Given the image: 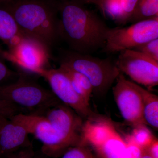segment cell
<instances>
[{
  "label": "cell",
  "instance_id": "obj_1",
  "mask_svg": "<svg viewBox=\"0 0 158 158\" xmlns=\"http://www.w3.org/2000/svg\"><path fill=\"white\" fill-rule=\"evenodd\" d=\"M81 0L58 3L60 37L72 51L93 53L104 47L110 28Z\"/></svg>",
  "mask_w": 158,
  "mask_h": 158
},
{
  "label": "cell",
  "instance_id": "obj_2",
  "mask_svg": "<svg viewBox=\"0 0 158 158\" xmlns=\"http://www.w3.org/2000/svg\"><path fill=\"white\" fill-rule=\"evenodd\" d=\"M9 11L22 33L50 50L60 39L58 3L44 0H12L0 6Z\"/></svg>",
  "mask_w": 158,
  "mask_h": 158
},
{
  "label": "cell",
  "instance_id": "obj_3",
  "mask_svg": "<svg viewBox=\"0 0 158 158\" xmlns=\"http://www.w3.org/2000/svg\"><path fill=\"white\" fill-rule=\"evenodd\" d=\"M60 64L85 75L92 85L93 93L99 94L106 92L121 73L112 59L72 50L62 52Z\"/></svg>",
  "mask_w": 158,
  "mask_h": 158
},
{
  "label": "cell",
  "instance_id": "obj_4",
  "mask_svg": "<svg viewBox=\"0 0 158 158\" xmlns=\"http://www.w3.org/2000/svg\"><path fill=\"white\" fill-rule=\"evenodd\" d=\"M0 98L19 109L45 111L59 103L52 92L22 73L13 81L0 85Z\"/></svg>",
  "mask_w": 158,
  "mask_h": 158
},
{
  "label": "cell",
  "instance_id": "obj_5",
  "mask_svg": "<svg viewBox=\"0 0 158 158\" xmlns=\"http://www.w3.org/2000/svg\"><path fill=\"white\" fill-rule=\"evenodd\" d=\"M10 118L22 125L29 135L41 142V152L46 156L60 157L72 148L44 115L19 113Z\"/></svg>",
  "mask_w": 158,
  "mask_h": 158
},
{
  "label": "cell",
  "instance_id": "obj_6",
  "mask_svg": "<svg viewBox=\"0 0 158 158\" xmlns=\"http://www.w3.org/2000/svg\"><path fill=\"white\" fill-rule=\"evenodd\" d=\"M156 38H158V18L138 22L124 27L110 28L102 51L113 53L134 49Z\"/></svg>",
  "mask_w": 158,
  "mask_h": 158
},
{
  "label": "cell",
  "instance_id": "obj_7",
  "mask_svg": "<svg viewBox=\"0 0 158 158\" xmlns=\"http://www.w3.org/2000/svg\"><path fill=\"white\" fill-rule=\"evenodd\" d=\"M50 51L38 40L25 37L8 51L0 48V56L25 72L36 74L40 69L48 68Z\"/></svg>",
  "mask_w": 158,
  "mask_h": 158
},
{
  "label": "cell",
  "instance_id": "obj_8",
  "mask_svg": "<svg viewBox=\"0 0 158 158\" xmlns=\"http://www.w3.org/2000/svg\"><path fill=\"white\" fill-rule=\"evenodd\" d=\"M36 75L48 82L52 92L59 101L73 110L82 118L93 119L100 116L94 113L76 92L68 77L59 67L42 69L38 71Z\"/></svg>",
  "mask_w": 158,
  "mask_h": 158
},
{
  "label": "cell",
  "instance_id": "obj_9",
  "mask_svg": "<svg viewBox=\"0 0 158 158\" xmlns=\"http://www.w3.org/2000/svg\"><path fill=\"white\" fill-rule=\"evenodd\" d=\"M119 70L134 82L152 89L158 85V62L138 51L126 50L119 52L116 62Z\"/></svg>",
  "mask_w": 158,
  "mask_h": 158
},
{
  "label": "cell",
  "instance_id": "obj_10",
  "mask_svg": "<svg viewBox=\"0 0 158 158\" xmlns=\"http://www.w3.org/2000/svg\"><path fill=\"white\" fill-rule=\"evenodd\" d=\"M113 93L120 114L123 119L134 127L146 124L144 121L142 98L134 82L130 81L120 73Z\"/></svg>",
  "mask_w": 158,
  "mask_h": 158
},
{
  "label": "cell",
  "instance_id": "obj_11",
  "mask_svg": "<svg viewBox=\"0 0 158 158\" xmlns=\"http://www.w3.org/2000/svg\"><path fill=\"white\" fill-rule=\"evenodd\" d=\"M44 115L72 148L84 146L81 134L83 118L60 103L45 111Z\"/></svg>",
  "mask_w": 158,
  "mask_h": 158
},
{
  "label": "cell",
  "instance_id": "obj_12",
  "mask_svg": "<svg viewBox=\"0 0 158 158\" xmlns=\"http://www.w3.org/2000/svg\"><path fill=\"white\" fill-rule=\"evenodd\" d=\"M29 135L22 125L11 118H5L0 125V158L32 146Z\"/></svg>",
  "mask_w": 158,
  "mask_h": 158
},
{
  "label": "cell",
  "instance_id": "obj_13",
  "mask_svg": "<svg viewBox=\"0 0 158 158\" xmlns=\"http://www.w3.org/2000/svg\"><path fill=\"white\" fill-rule=\"evenodd\" d=\"M25 37L11 13L0 8V39L8 46V49L16 45Z\"/></svg>",
  "mask_w": 158,
  "mask_h": 158
},
{
  "label": "cell",
  "instance_id": "obj_14",
  "mask_svg": "<svg viewBox=\"0 0 158 158\" xmlns=\"http://www.w3.org/2000/svg\"><path fill=\"white\" fill-rule=\"evenodd\" d=\"M126 142L116 129L101 144L94 148L100 158H123Z\"/></svg>",
  "mask_w": 158,
  "mask_h": 158
},
{
  "label": "cell",
  "instance_id": "obj_15",
  "mask_svg": "<svg viewBox=\"0 0 158 158\" xmlns=\"http://www.w3.org/2000/svg\"><path fill=\"white\" fill-rule=\"evenodd\" d=\"M134 85L141 95L143 106L144 121L154 129H158V97L149 91L134 82Z\"/></svg>",
  "mask_w": 158,
  "mask_h": 158
},
{
  "label": "cell",
  "instance_id": "obj_16",
  "mask_svg": "<svg viewBox=\"0 0 158 158\" xmlns=\"http://www.w3.org/2000/svg\"><path fill=\"white\" fill-rule=\"evenodd\" d=\"M59 67L67 75L76 92L89 106L90 96L93 93V88L88 79L82 74L65 65L60 64Z\"/></svg>",
  "mask_w": 158,
  "mask_h": 158
},
{
  "label": "cell",
  "instance_id": "obj_17",
  "mask_svg": "<svg viewBox=\"0 0 158 158\" xmlns=\"http://www.w3.org/2000/svg\"><path fill=\"white\" fill-rule=\"evenodd\" d=\"M158 18V0H138L129 23Z\"/></svg>",
  "mask_w": 158,
  "mask_h": 158
},
{
  "label": "cell",
  "instance_id": "obj_18",
  "mask_svg": "<svg viewBox=\"0 0 158 158\" xmlns=\"http://www.w3.org/2000/svg\"><path fill=\"white\" fill-rule=\"evenodd\" d=\"M127 137L144 149L147 148L155 138L146 126V124L139 125L135 127L131 135Z\"/></svg>",
  "mask_w": 158,
  "mask_h": 158
},
{
  "label": "cell",
  "instance_id": "obj_19",
  "mask_svg": "<svg viewBox=\"0 0 158 158\" xmlns=\"http://www.w3.org/2000/svg\"><path fill=\"white\" fill-rule=\"evenodd\" d=\"M102 12L118 26H121V11L119 0H106Z\"/></svg>",
  "mask_w": 158,
  "mask_h": 158
},
{
  "label": "cell",
  "instance_id": "obj_20",
  "mask_svg": "<svg viewBox=\"0 0 158 158\" xmlns=\"http://www.w3.org/2000/svg\"><path fill=\"white\" fill-rule=\"evenodd\" d=\"M158 62V38L152 40L134 49Z\"/></svg>",
  "mask_w": 158,
  "mask_h": 158
},
{
  "label": "cell",
  "instance_id": "obj_21",
  "mask_svg": "<svg viewBox=\"0 0 158 158\" xmlns=\"http://www.w3.org/2000/svg\"><path fill=\"white\" fill-rule=\"evenodd\" d=\"M62 158H95L88 146H78L71 148L62 156Z\"/></svg>",
  "mask_w": 158,
  "mask_h": 158
},
{
  "label": "cell",
  "instance_id": "obj_22",
  "mask_svg": "<svg viewBox=\"0 0 158 158\" xmlns=\"http://www.w3.org/2000/svg\"><path fill=\"white\" fill-rule=\"evenodd\" d=\"M121 11V26L129 23L138 0H119Z\"/></svg>",
  "mask_w": 158,
  "mask_h": 158
},
{
  "label": "cell",
  "instance_id": "obj_23",
  "mask_svg": "<svg viewBox=\"0 0 158 158\" xmlns=\"http://www.w3.org/2000/svg\"><path fill=\"white\" fill-rule=\"evenodd\" d=\"M125 141L127 145L123 158H141L144 149L134 143L127 137Z\"/></svg>",
  "mask_w": 158,
  "mask_h": 158
},
{
  "label": "cell",
  "instance_id": "obj_24",
  "mask_svg": "<svg viewBox=\"0 0 158 158\" xmlns=\"http://www.w3.org/2000/svg\"><path fill=\"white\" fill-rule=\"evenodd\" d=\"M1 58L0 56V85L8 84V81L16 79L19 76V73L9 69Z\"/></svg>",
  "mask_w": 158,
  "mask_h": 158
},
{
  "label": "cell",
  "instance_id": "obj_25",
  "mask_svg": "<svg viewBox=\"0 0 158 158\" xmlns=\"http://www.w3.org/2000/svg\"><path fill=\"white\" fill-rule=\"evenodd\" d=\"M20 109L6 100L0 98V115L10 118L19 113Z\"/></svg>",
  "mask_w": 158,
  "mask_h": 158
},
{
  "label": "cell",
  "instance_id": "obj_26",
  "mask_svg": "<svg viewBox=\"0 0 158 158\" xmlns=\"http://www.w3.org/2000/svg\"><path fill=\"white\" fill-rule=\"evenodd\" d=\"M5 158H44L34 152L32 146L24 148Z\"/></svg>",
  "mask_w": 158,
  "mask_h": 158
},
{
  "label": "cell",
  "instance_id": "obj_27",
  "mask_svg": "<svg viewBox=\"0 0 158 158\" xmlns=\"http://www.w3.org/2000/svg\"><path fill=\"white\" fill-rule=\"evenodd\" d=\"M153 158H158V141L156 138L154 139L151 144L144 149Z\"/></svg>",
  "mask_w": 158,
  "mask_h": 158
},
{
  "label": "cell",
  "instance_id": "obj_28",
  "mask_svg": "<svg viewBox=\"0 0 158 158\" xmlns=\"http://www.w3.org/2000/svg\"><path fill=\"white\" fill-rule=\"evenodd\" d=\"M85 4H93L97 6L102 11L104 5L106 0H81Z\"/></svg>",
  "mask_w": 158,
  "mask_h": 158
},
{
  "label": "cell",
  "instance_id": "obj_29",
  "mask_svg": "<svg viewBox=\"0 0 158 158\" xmlns=\"http://www.w3.org/2000/svg\"><path fill=\"white\" fill-rule=\"evenodd\" d=\"M141 158H153L145 150V149H144V152H143V154H142V156Z\"/></svg>",
  "mask_w": 158,
  "mask_h": 158
},
{
  "label": "cell",
  "instance_id": "obj_30",
  "mask_svg": "<svg viewBox=\"0 0 158 158\" xmlns=\"http://www.w3.org/2000/svg\"><path fill=\"white\" fill-rule=\"evenodd\" d=\"M12 0H0V6H2L6 3L9 2Z\"/></svg>",
  "mask_w": 158,
  "mask_h": 158
},
{
  "label": "cell",
  "instance_id": "obj_31",
  "mask_svg": "<svg viewBox=\"0 0 158 158\" xmlns=\"http://www.w3.org/2000/svg\"><path fill=\"white\" fill-rule=\"evenodd\" d=\"M7 118L6 117H4V116H1L0 115V125L2 124V123L3 122V121H4V119L5 118Z\"/></svg>",
  "mask_w": 158,
  "mask_h": 158
}]
</instances>
